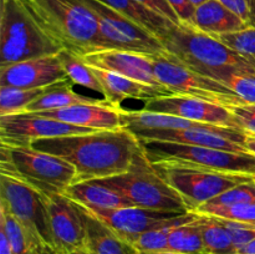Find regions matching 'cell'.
<instances>
[{
	"label": "cell",
	"mask_w": 255,
	"mask_h": 254,
	"mask_svg": "<svg viewBox=\"0 0 255 254\" xmlns=\"http://www.w3.org/2000/svg\"><path fill=\"white\" fill-rule=\"evenodd\" d=\"M31 147L70 162L76 169L75 183L125 173L142 149L138 138L125 128L39 139Z\"/></svg>",
	"instance_id": "6da1fadb"
},
{
	"label": "cell",
	"mask_w": 255,
	"mask_h": 254,
	"mask_svg": "<svg viewBox=\"0 0 255 254\" xmlns=\"http://www.w3.org/2000/svg\"><path fill=\"white\" fill-rule=\"evenodd\" d=\"M64 47L24 0H0V69Z\"/></svg>",
	"instance_id": "7a4b0ae2"
},
{
	"label": "cell",
	"mask_w": 255,
	"mask_h": 254,
	"mask_svg": "<svg viewBox=\"0 0 255 254\" xmlns=\"http://www.w3.org/2000/svg\"><path fill=\"white\" fill-rule=\"evenodd\" d=\"M168 59L216 79L228 70H251L255 66L242 55L224 45L217 36L191 24L173 25L161 39Z\"/></svg>",
	"instance_id": "3957f363"
},
{
	"label": "cell",
	"mask_w": 255,
	"mask_h": 254,
	"mask_svg": "<svg viewBox=\"0 0 255 254\" xmlns=\"http://www.w3.org/2000/svg\"><path fill=\"white\" fill-rule=\"evenodd\" d=\"M64 50L85 56L105 50L96 16L82 0H24Z\"/></svg>",
	"instance_id": "277c9868"
},
{
	"label": "cell",
	"mask_w": 255,
	"mask_h": 254,
	"mask_svg": "<svg viewBox=\"0 0 255 254\" xmlns=\"http://www.w3.org/2000/svg\"><path fill=\"white\" fill-rule=\"evenodd\" d=\"M1 174L21 179L46 196L64 193L75 183L76 169L70 162L34 147L1 143Z\"/></svg>",
	"instance_id": "5b68a950"
},
{
	"label": "cell",
	"mask_w": 255,
	"mask_h": 254,
	"mask_svg": "<svg viewBox=\"0 0 255 254\" xmlns=\"http://www.w3.org/2000/svg\"><path fill=\"white\" fill-rule=\"evenodd\" d=\"M100 181L121 192L134 207L177 213L189 212L182 197L156 171L143 148L134 157L128 171Z\"/></svg>",
	"instance_id": "8992f818"
},
{
	"label": "cell",
	"mask_w": 255,
	"mask_h": 254,
	"mask_svg": "<svg viewBox=\"0 0 255 254\" xmlns=\"http://www.w3.org/2000/svg\"><path fill=\"white\" fill-rule=\"evenodd\" d=\"M0 204L21 223L34 254L56 253L46 194L15 177L0 176Z\"/></svg>",
	"instance_id": "52a82bcc"
},
{
	"label": "cell",
	"mask_w": 255,
	"mask_h": 254,
	"mask_svg": "<svg viewBox=\"0 0 255 254\" xmlns=\"http://www.w3.org/2000/svg\"><path fill=\"white\" fill-rule=\"evenodd\" d=\"M153 164H176L255 177V154L162 141H139Z\"/></svg>",
	"instance_id": "ba28073f"
},
{
	"label": "cell",
	"mask_w": 255,
	"mask_h": 254,
	"mask_svg": "<svg viewBox=\"0 0 255 254\" xmlns=\"http://www.w3.org/2000/svg\"><path fill=\"white\" fill-rule=\"evenodd\" d=\"M153 167L182 197L189 212H197L219 194L255 179L254 176L248 174L224 173L176 164H153Z\"/></svg>",
	"instance_id": "9c48e42d"
},
{
	"label": "cell",
	"mask_w": 255,
	"mask_h": 254,
	"mask_svg": "<svg viewBox=\"0 0 255 254\" xmlns=\"http://www.w3.org/2000/svg\"><path fill=\"white\" fill-rule=\"evenodd\" d=\"M99 22L105 49L138 52L147 56H167L161 40L132 20L99 0H82Z\"/></svg>",
	"instance_id": "30bf717a"
},
{
	"label": "cell",
	"mask_w": 255,
	"mask_h": 254,
	"mask_svg": "<svg viewBox=\"0 0 255 254\" xmlns=\"http://www.w3.org/2000/svg\"><path fill=\"white\" fill-rule=\"evenodd\" d=\"M152 61L158 80L173 95L193 97L227 107L244 104L233 90L218 80L193 71L166 56H152Z\"/></svg>",
	"instance_id": "8fae6325"
},
{
	"label": "cell",
	"mask_w": 255,
	"mask_h": 254,
	"mask_svg": "<svg viewBox=\"0 0 255 254\" xmlns=\"http://www.w3.org/2000/svg\"><path fill=\"white\" fill-rule=\"evenodd\" d=\"M95 216L106 223L115 233L132 244V242L152 229L182 226L197 218L196 212L154 211L141 207H124L116 209H90Z\"/></svg>",
	"instance_id": "7c38bea8"
},
{
	"label": "cell",
	"mask_w": 255,
	"mask_h": 254,
	"mask_svg": "<svg viewBox=\"0 0 255 254\" xmlns=\"http://www.w3.org/2000/svg\"><path fill=\"white\" fill-rule=\"evenodd\" d=\"M95 129L75 126L54 119L32 114H16L0 116L1 143L14 147H30L35 141L59 137L85 134Z\"/></svg>",
	"instance_id": "4fadbf2b"
},
{
	"label": "cell",
	"mask_w": 255,
	"mask_h": 254,
	"mask_svg": "<svg viewBox=\"0 0 255 254\" xmlns=\"http://www.w3.org/2000/svg\"><path fill=\"white\" fill-rule=\"evenodd\" d=\"M132 133L138 141L173 142L232 152H249L246 147L248 134L242 129L227 126L203 125L182 129H141Z\"/></svg>",
	"instance_id": "5bb4252c"
},
{
	"label": "cell",
	"mask_w": 255,
	"mask_h": 254,
	"mask_svg": "<svg viewBox=\"0 0 255 254\" xmlns=\"http://www.w3.org/2000/svg\"><path fill=\"white\" fill-rule=\"evenodd\" d=\"M46 202L57 254L86 248V231L76 202L64 193L46 196Z\"/></svg>",
	"instance_id": "9a60e30c"
},
{
	"label": "cell",
	"mask_w": 255,
	"mask_h": 254,
	"mask_svg": "<svg viewBox=\"0 0 255 254\" xmlns=\"http://www.w3.org/2000/svg\"><path fill=\"white\" fill-rule=\"evenodd\" d=\"M143 110L174 115L194 122L242 129L238 120L227 106L181 95L157 97L146 101ZM243 131V129H242Z\"/></svg>",
	"instance_id": "2e32d148"
},
{
	"label": "cell",
	"mask_w": 255,
	"mask_h": 254,
	"mask_svg": "<svg viewBox=\"0 0 255 254\" xmlns=\"http://www.w3.org/2000/svg\"><path fill=\"white\" fill-rule=\"evenodd\" d=\"M82 59L92 67L116 72L125 77L172 94L157 77L152 56L124 50L105 49L85 55Z\"/></svg>",
	"instance_id": "e0dca14e"
},
{
	"label": "cell",
	"mask_w": 255,
	"mask_h": 254,
	"mask_svg": "<svg viewBox=\"0 0 255 254\" xmlns=\"http://www.w3.org/2000/svg\"><path fill=\"white\" fill-rule=\"evenodd\" d=\"M57 55L35 57L0 69V86L37 89L67 80Z\"/></svg>",
	"instance_id": "ac0fdd59"
},
{
	"label": "cell",
	"mask_w": 255,
	"mask_h": 254,
	"mask_svg": "<svg viewBox=\"0 0 255 254\" xmlns=\"http://www.w3.org/2000/svg\"><path fill=\"white\" fill-rule=\"evenodd\" d=\"M25 114V112H24ZM36 116L54 119L95 131H112L121 128L119 107L102 100L99 104H79L64 109L46 110V111L26 112Z\"/></svg>",
	"instance_id": "d6986e66"
},
{
	"label": "cell",
	"mask_w": 255,
	"mask_h": 254,
	"mask_svg": "<svg viewBox=\"0 0 255 254\" xmlns=\"http://www.w3.org/2000/svg\"><path fill=\"white\" fill-rule=\"evenodd\" d=\"M92 71L101 85L102 95H104L105 100L116 107H121L122 101L127 99L149 101V100L157 99V97L173 95L163 91V90L156 89L153 86L142 84L136 80L125 77L122 75L116 74V72L97 69V67H92Z\"/></svg>",
	"instance_id": "ffe728a7"
},
{
	"label": "cell",
	"mask_w": 255,
	"mask_h": 254,
	"mask_svg": "<svg viewBox=\"0 0 255 254\" xmlns=\"http://www.w3.org/2000/svg\"><path fill=\"white\" fill-rule=\"evenodd\" d=\"M79 206L86 231V251L91 254H139L138 249L117 236L89 208Z\"/></svg>",
	"instance_id": "44dd1931"
},
{
	"label": "cell",
	"mask_w": 255,
	"mask_h": 254,
	"mask_svg": "<svg viewBox=\"0 0 255 254\" xmlns=\"http://www.w3.org/2000/svg\"><path fill=\"white\" fill-rule=\"evenodd\" d=\"M70 199L89 209H116L134 207L121 192L102 183L100 179L74 183L65 192Z\"/></svg>",
	"instance_id": "7402d4cb"
},
{
	"label": "cell",
	"mask_w": 255,
	"mask_h": 254,
	"mask_svg": "<svg viewBox=\"0 0 255 254\" xmlns=\"http://www.w3.org/2000/svg\"><path fill=\"white\" fill-rule=\"evenodd\" d=\"M192 25L213 36L239 31L248 26L239 15L217 0H208L196 7Z\"/></svg>",
	"instance_id": "603a6c76"
},
{
	"label": "cell",
	"mask_w": 255,
	"mask_h": 254,
	"mask_svg": "<svg viewBox=\"0 0 255 254\" xmlns=\"http://www.w3.org/2000/svg\"><path fill=\"white\" fill-rule=\"evenodd\" d=\"M119 114L121 119V128L129 132L141 131V129H182L207 125L174 115L147 111V110H125L119 107Z\"/></svg>",
	"instance_id": "cb8c5ba5"
},
{
	"label": "cell",
	"mask_w": 255,
	"mask_h": 254,
	"mask_svg": "<svg viewBox=\"0 0 255 254\" xmlns=\"http://www.w3.org/2000/svg\"><path fill=\"white\" fill-rule=\"evenodd\" d=\"M99 1L104 2L105 5L124 15L125 17L138 24L158 39L164 36L174 25L168 19L156 14L137 0H99Z\"/></svg>",
	"instance_id": "d4e9b609"
},
{
	"label": "cell",
	"mask_w": 255,
	"mask_h": 254,
	"mask_svg": "<svg viewBox=\"0 0 255 254\" xmlns=\"http://www.w3.org/2000/svg\"><path fill=\"white\" fill-rule=\"evenodd\" d=\"M72 86H74V82L70 79L51 85V86L47 87L46 91L39 99L35 100L27 107L25 112L46 111V110L64 109V107L74 106V105L79 104H99L102 101V100L77 94L74 91Z\"/></svg>",
	"instance_id": "484cf974"
},
{
	"label": "cell",
	"mask_w": 255,
	"mask_h": 254,
	"mask_svg": "<svg viewBox=\"0 0 255 254\" xmlns=\"http://www.w3.org/2000/svg\"><path fill=\"white\" fill-rule=\"evenodd\" d=\"M196 222L203 237L204 254H238L231 234L219 218L197 213Z\"/></svg>",
	"instance_id": "4316f807"
},
{
	"label": "cell",
	"mask_w": 255,
	"mask_h": 254,
	"mask_svg": "<svg viewBox=\"0 0 255 254\" xmlns=\"http://www.w3.org/2000/svg\"><path fill=\"white\" fill-rule=\"evenodd\" d=\"M168 249L178 254H204L203 237L196 219L173 227L168 237Z\"/></svg>",
	"instance_id": "83f0119b"
},
{
	"label": "cell",
	"mask_w": 255,
	"mask_h": 254,
	"mask_svg": "<svg viewBox=\"0 0 255 254\" xmlns=\"http://www.w3.org/2000/svg\"><path fill=\"white\" fill-rule=\"evenodd\" d=\"M57 57L66 71L67 77L74 84L102 94L101 85H100L97 77L95 76L92 67L84 61L82 56H79L69 50H62L57 54Z\"/></svg>",
	"instance_id": "f1b7e54d"
},
{
	"label": "cell",
	"mask_w": 255,
	"mask_h": 254,
	"mask_svg": "<svg viewBox=\"0 0 255 254\" xmlns=\"http://www.w3.org/2000/svg\"><path fill=\"white\" fill-rule=\"evenodd\" d=\"M47 87L20 89V87L0 86V116L25 112L35 100L39 99L46 91Z\"/></svg>",
	"instance_id": "f546056e"
},
{
	"label": "cell",
	"mask_w": 255,
	"mask_h": 254,
	"mask_svg": "<svg viewBox=\"0 0 255 254\" xmlns=\"http://www.w3.org/2000/svg\"><path fill=\"white\" fill-rule=\"evenodd\" d=\"M217 80L233 90L244 104L255 105V71L228 70L219 75Z\"/></svg>",
	"instance_id": "4dcf8cb0"
},
{
	"label": "cell",
	"mask_w": 255,
	"mask_h": 254,
	"mask_svg": "<svg viewBox=\"0 0 255 254\" xmlns=\"http://www.w3.org/2000/svg\"><path fill=\"white\" fill-rule=\"evenodd\" d=\"M0 227L5 231L14 254H34L31 243L19 221L0 204Z\"/></svg>",
	"instance_id": "1f68e13d"
},
{
	"label": "cell",
	"mask_w": 255,
	"mask_h": 254,
	"mask_svg": "<svg viewBox=\"0 0 255 254\" xmlns=\"http://www.w3.org/2000/svg\"><path fill=\"white\" fill-rule=\"evenodd\" d=\"M253 202H255V179L228 189L224 193L219 194L218 197L209 201L204 206H202L198 211L204 208H224V207H232L243 203H253Z\"/></svg>",
	"instance_id": "d6a6232c"
},
{
	"label": "cell",
	"mask_w": 255,
	"mask_h": 254,
	"mask_svg": "<svg viewBox=\"0 0 255 254\" xmlns=\"http://www.w3.org/2000/svg\"><path fill=\"white\" fill-rule=\"evenodd\" d=\"M217 37L255 66V29L247 26L239 31L219 35Z\"/></svg>",
	"instance_id": "836d02e7"
},
{
	"label": "cell",
	"mask_w": 255,
	"mask_h": 254,
	"mask_svg": "<svg viewBox=\"0 0 255 254\" xmlns=\"http://www.w3.org/2000/svg\"><path fill=\"white\" fill-rule=\"evenodd\" d=\"M196 213L207 214V216L218 217V218L229 219V221L242 222V223L255 226V202L253 203L237 204L224 208H204Z\"/></svg>",
	"instance_id": "e575fe53"
},
{
	"label": "cell",
	"mask_w": 255,
	"mask_h": 254,
	"mask_svg": "<svg viewBox=\"0 0 255 254\" xmlns=\"http://www.w3.org/2000/svg\"><path fill=\"white\" fill-rule=\"evenodd\" d=\"M173 227H164V228L152 229L144 232L139 237H137L132 246L139 252H164L168 249V237Z\"/></svg>",
	"instance_id": "d590c367"
},
{
	"label": "cell",
	"mask_w": 255,
	"mask_h": 254,
	"mask_svg": "<svg viewBox=\"0 0 255 254\" xmlns=\"http://www.w3.org/2000/svg\"><path fill=\"white\" fill-rule=\"evenodd\" d=\"M219 221L223 223V226L231 234L232 241H233L237 251H241L243 247H246L247 244H249L255 239V226L242 223V222L229 221V219L224 218H219Z\"/></svg>",
	"instance_id": "8d00e7d4"
},
{
	"label": "cell",
	"mask_w": 255,
	"mask_h": 254,
	"mask_svg": "<svg viewBox=\"0 0 255 254\" xmlns=\"http://www.w3.org/2000/svg\"><path fill=\"white\" fill-rule=\"evenodd\" d=\"M228 109L238 120L241 128L249 136H255V105L241 104Z\"/></svg>",
	"instance_id": "74e56055"
},
{
	"label": "cell",
	"mask_w": 255,
	"mask_h": 254,
	"mask_svg": "<svg viewBox=\"0 0 255 254\" xmlns=\"http://www.w3.org/2000/svg\"><path fill=\"white\" fill-rule=\"evenodd\" d=\"M137 1L141 2L142 5L148 7L149 10L154 11L156 14L168 19L169 21L173 22L174 25L181 24L178 16H177V14L174 12V10L172 9V6L168 4L167 0H137Z\"/></svg>",
	"instance_id": "f35d334b"
},
{
	"label": "cell",
	"mask_w": 255,
	"mask_h": 254,
	"mask_svg": "<svg viewBox=\"0 0 255 254\" xmlns=\"http://www.w3.org/2000/svg\"><path fill=\"white\" fill-rule=\"evenodd\" d=\"M167 1L174 10L182 24L192 25L194 12H196V6L189 0H167Z\"/></svg>",
	"instance_id": "ab89813d"
},
{
	"label": "cell",
	"mask_w": 255,
	"mask_h": 254,
	"mask_svg": "<svg viewBox=\"0 0 255 254\" xmlns=\"http://www.w3.org/2000/svg\"><path fill=\"white\" fill-rule=\"evenodd\" d=\"M217 1L231 9L232 11L239 15L247 22V20H248V6H247L246 0H217Z\"/></svg>",
	"instance_id": "60d3db41"
},
{
	"label": "cell",
	"mask_w": 255,
	"mask_h": 254,
	"mask_svg": "<svg viewBox=\"0 0 255 254\" xmlns=\"http://www.w3.org/2000/svg\"><path fill=\"white\" fill-rule=\"evenodd\" d=\"M0 254H14L9 244V241H7L6 234H5V231L1 227H0Z\"/></svg>",
	"instance_id": "b9f144b4"
},
{
	"label": "cell",
	"mask_w": 255,
	"mask_h": 254,
	"mask_svg": "<svg viewBox=\"0 0 255 254\" xmlns=\"http://www.w3.org/2000/svg\"><path fill=\"white\" fill-rule=\"evenodd\" d=\"M247 6H248V20L247 25L249 27L255 29V0H246Z\"/></svg>",
	"instance_id": "7bdbcfd3"
},
{
	"label": "cell",
	"mask_w": 255,
	"mask_h": 254,
	"mask_svg": "<svg viewBox=\"0 0 255 254\" xmlns=\"http://www.w3.org/2000/svg\"><path fill=\"white\" fill-rule=\"evenodd\" d=\"M238 254H255V239L238 251Z\"/></svg>",
	"instance_id": "ee69618b"
},
{
	"label": "cell",
	"mask_w": 255,
	"mask_h": 254,
	"mask_svg": "<svg viewBox=\"0 0 255 254\" xmlns=\"http://www.w3.org/2000/svg\"><path fill=\"white\" fill-rule=\"evenodd\" d=\"M246 147L251 153L255 154V136H247L246 139Z\"/></svg>",
	"instance_id": "f6af8a7d"
},
{
	"label": "cell",
	"mask_w": 255,
	"mask_h": 254,
	"mask_svg": "<svg viewBox=\"0 0 255 254\" xmlns=\"http://www.w3.org/2000/svg\"><path fill=\"white\" fill-rule=\"evenodd\" d=\"M139 254H178L174 253V252L164 251V252H139Z\"/></svg>",
	"instance_id": "bcb514c9"
},
{
	"label": "cell",
	"mask_w": 255,
	"mask_h": 254,
	"mask_svg": "<svg viewBox=\"0 0 255 254\" xmlns=\"http://www.w3.org/2000/svg\"><path fill=\"white\" fill-rule=\"evenodd\" d=\"M189 1H191L194 6L198 7V6H201L202 4H204L206 1H208V0H189Z\"/></svg>",
	"instance_id": "7dc6e473"
},
{
	"label": "cell",
	"mask_w": 255,
	"mask_h": 254,
	"mask_svg": "<svg viewBox=\"0 0 255 254\" xmlns=\"http://www.w3.org/2000/svg\"><path fill=\"white\" fill-rule=\"evenodd\" d=\"M69 254H91L90 252H87L86 249H79V251H75V252H71V253Z\"/></svg>",
	"instance_id": "c3c4849f"
},
{
	"label": "cell",
	"mask_w": 255,
	"mask_h": 254,
	"mask_svg": "<svg viewBox=\"0 0 255 254\" xmlns=\"http://www.w3.org/2000/svg\"><path fill=\"white\" fill-rule=\"evenodd\" d=\"M47 254H56V253H47Z\"/></svg>",
	"instance_id": "681fc988"
}]
</instances>
